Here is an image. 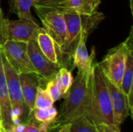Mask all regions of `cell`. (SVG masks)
Wrapping results in <instances>:
<instances>
[{
  "label": "cell",
  "mask_w": 133,
  "mask_h": 132,
  "mask_svg": "<svg viewBox=\"0 0 133 132\" xmlns=\"http://www.w3.org/2000/svg\"><path fill=\"white\" fill-rule=\"evenodd\" d=\"M93 70V68H92ZM91 71H78L76 77L65 95L55 120L48 125V132L55 131L85 114L91 78Z\"/></svg>",
  "instance_id": "cell-1"
},
{
  "label": "cell",
  "mask_w": 133,
  "mask_h": 132,
  "mask_svg": "<svg viewBox=\"0 0 133 132\" xmlns=\"http://www.w3.org/2000/svg\"><path fill=\"white\" fill-rule=\"evenodd\" d=\"M85 114L97 124H115L110 96L97 62L93 65Z\"/></svg>",
  "instance_id": "cell-2"
},
{
  "label": "cell",
  "mask_w": 133,
  "mask_h": 132,
  "mask_svg": "<svg viewBox=\"0 0 133 132\" xmlns=\"http://www.w3.org/2000/svg\"><path fill=\"white\" fill-rule=\"evenodd\" d=\"M66 23V37L61 47L64 65L67 67L72 61L74 51L81 40H87L88 36L104 19L103 12H97L91 16L63 13Z\"/></svg>",
  "instance_id": "cell-3"
},
{
  "label": "cell",
  "mask_w": 133,
  "mask_h": 132,
  "mask_svg": "<svg viewBox=\"0 0 133 132\" xmlns=\"http://www.w3.org/2000/svg\"><path fill=\"white\" fill-rule=\"evenodd\" d=\"M0 53L12 107V125L14 126L19 123H26L29 120V114L23 100L19 73L10 65L1 51Z\"/></svg>",
  "instance_id": "cell-4"
},
{
  "label": "cell",
  "mask_w": 133,
  "mask_h": 132,
  "mask_svg": "<svg viewBox=\"0 0 133 132\" xmlns=\"http://www.w3.org/2000/svg\"><path fill=\"white\" fill-rule=\"evenodd\" d=\"M126 51L127 41L125 40L118 46L110 49L104 59L101 62H97L104 76L118 88H121L125 70Z\"/></svg>",
  "instance_id": "cell-5"
},
{
  "label": "cell",
  "mask_w": 133,
  "mask_h": 132,
  "mask_svg": "<svg viewBox=\"0 0 133 132\" xmlns=\"http://www.w3.org/2000/svg\"><path fill=\"white\" fill-rule=\"evenodd\" d=\"M0 51L19 74L37 75L27 53V43L6 40L0 46Z\"/></svg>",
  "instance_id": "cell-6"
},
{
  "label": "cell",
  "mask_w": 133,
  "mask_h": 132,
  "mask_svg": "<svg viewBox=\"0 0 133 132\" xmlns=\"http://www.w3.org/2000/svg\"><path fill=\"white\" fill-rule=\"evenodd\" d=\"M35 9L41 20L44 30L62 47L66 37V23L64 14L55 9Z\"/></svg>",
  "instance_id": "cell-7"
},
{
  "label": "cell",
  "mask_w": 133,
  "mask_h": 132,
  "mask_svg": "<svg viewBox=\"0 0 133 132\" xmlns=\"http://www.w3.org/2000/svg\"><path fill=\"white\" fill-rule=\"evenodd\" d=\"M41 27L34 20L19 19L17 20L6 19L5 33L7 40L26 42L36 40Z\"/></svg>",
  "instance_id": "cell-8"
},
{
  "label": "cell",
  "mask_w": 133,
  "mask_h": 132,
  "mask_svg": "<svg viewBox=\"0 0 133 132\" xmlns=\"http://www.w3.org/2000/svg\"><path fill=\"white\" fill-rule=\"evenodd\" d=\"M27 53L37 75L46 82L55 77L61 68L60 65L53 63L42 53L36 40L27 43Z\"/></svg>",
  "instance_id": "cell-9"
},
{
  "label": "cell",
  "mask_w": 133,
  "mask_h": 132,
  "mask_svg": "<svg viewBox=\"0 0 133 132\" xmlns=\"http://www.w3.org/2000/svg\"><path fill=\"white\" fill-rule=\"evenodd\" d=\"M103 77L110 96L115 122L116 124L120 125L127 119L129 116L132 115L129 108L128 98L122 93L120 88L111 82L106 77L104 76V75Z\"/></svg>",
  "instance_id": "cell-10"
},
{
  "label": "cell",
  "mask_w": 133,
  "mask_h": 132,
  "mask_svg": "<svg viewBox=\"0 0 133 132\" xmlns=\"http://www.w3.org/2000/svg\"><path fill=\"white\" fill-rule=\"evenodd\" d=\"M101 0H65L50 8H34L55 9L62 13L91 16L97 12Z\"/></svg>",
  "instance_id": "cell-11"
},
{
  "label": "cell",
  "mask_w": 133,
  "mask_h": 132,
  "mask_svg": "<svg viewBox=\"0 0 133 132\" xmlns=\"http://www.w3.org/2000/svg\"><path fill=\"white\" fill-rule=\"evenodd\" d=\"M132 29L126 39L127 41V51L125 66L122 76L121 90L127 96L130 110L132 114L133 109V44H132Z\"/></svg>",
  "instance_id": "cell-12"
},
{
  "label": "cell",
  "mask_w": 133,
  "mask_h": 132,
  "mask_svg": "<svg viewBox=\"0 0 133 132\" xmlns=\"http://www.w3.org/2000/svg\"><path fill=\"white\" fill-rule=\"evenodd\" d=\"M22 93L26 107L29 114V119L33 117L34 101L37 88L40 85L41 77L37 74L20 73L19 74Z\"/></svg>",
  "instance_id": "cell-13"
},
{
  "label": "cell",
  "mask_w": 133,
  "mask_h": 132,
  "mask_svg": "<svg viewBox=\"0 0 133 132\" xmlns=\"http://www.w3.org/2000/svg\"><path fill=\"white\" fill-rule=\"evenodd\" d=\"M36 42L42 53L53 63L60 65H64V58L61 47L50 37L43 27L40 30Z\"/></svg>",
  "instance_id": "cell-14"
},
{
  "label": "cell",
  "mask_w": 133,
  "mask_h": 132,
  "mask_svg": "<svg viewBox=\"0 0 133 132\" xmlns=\"http://www.w3.org/2000/svg\"><path fill=\"white\" fill-rule=\"evenodd\" d=\"M0 118L5 131L10 132L13 125L12 122V107L9 97L6 79L0 53Z\"/></svg>",
  "instance_id": "cell-15"
},
{
  "label": "cell",
  "mask_w": 133,
  "mask_h": 132,
  "mask_svg": "<svg viewBox=\"0 0 133 132\" xmlns=\"http://www.w3.org/2000/svg\"><path fill=\"white\" fill-rule=\"evenodd\" d=\"M87 40H81L72 54V70L77 68L78 71H91L94 65V60L95 58V51L93 50L91 54H89L87 47Z\"/></svg>",
  "instance_id": "cell-16"
},
{
  "label": "cell",
  "mask_w": 133,
  "mask_h": 132,
  "mask_svg": "<svg viewBox=\"0 0 133 132\" xmlns=\"http://www.w3.org/2000/svg\"><path fill=\"white\" fill-rule=\"evenodd\" d=\"M71 132H101L96 122H94L87 114H83L70 124Z\"/></svg>",
  "instance_id": "cell-17"
},
{
  "label": "cell",
  "mask_w": 133,
  "mask_h": 132,
  "mask_svg": "<svg viewBox=\"0 0 133 132\" xmlns=\"http://www.w3.org/2000/svg\"><path fill=\"white\" fill-rule=\"evenodd\" d=\"M10 11L15 13L19 19H26L34 20L31 14V7L33 6L32 0H9Z\"/></svg>",
  "instance_id": "cell-18"
},
{
  "label": "cell",
  "mask_w": 133,
  "mask_h": 132,
  "mask_svg": "<svg viewBox=\"0 0 133 132\" xmlns=\"http://www.w3.org/2000/svg\"><path fill=\"white\" fill-rule=\"evenodd\" d=\"M55 79L57 84L61 90L62 96L64 98L67 94L68 91L69 90L72 82H73V77L72 75V72L67 68V67H61L55 75Z\"/></svg>",
  "instance_id": "cell-19"
},
{
  "label": "cell",
  "mask_w": 133,
  "mask_h": 132,
  "mask_svg": "<svg viewBox=\"0 0 133 132\" xmlns=\"http://www.w3.org/2000/svg\"><path fill=\"white\" fill-rule=\"evenodd\" d=\"M58 114V112L54 106L45 109L34 108L33 110V117L36 121L48 125H50L55 120Z\"/></svg>",
  "instance_id": "cell-20"
},
{
  "label": "cell",
  "mask_w": 133,
  "mask_h": 132,
  "mask_svg": "<svg viewBox=\"0 0 133 132\" xmlns=\"http://www.w3.org/2000/svg\"><path fill=\"white\" fill-rule=\"evenodd\" d=\"M54 101L45 89L42 88L41 86H38L35 101H34V108L36 109H45L49 108L54 105Z\"/></svg>",
  "instance_id": "cell-21"
},
{
  "label": "cell",
  "mask_w": 133,
  "mask_h": 132,
  "mask_svg": "<svg viewBox=\"0 0 133 132\" xmlns=\"http://www.w3.org/2000/svg\"><path fill=\"white\" fill-rule=\"evenodd\" d=\"M45 89L48 92V93L50 95V96L51 97V99L53 100L54 102H56V101L59 100L61 98H62L61 90H60V89L57 84V82H56L55 76L53 77L52 79H51L50 80L47 81Z\"/></svg>",
  "instance_id": "cell-22"
},
{
  "label": "cell",
  "mask_w": 133,
  "mask_h": 132,
  "mask_svg": "<svg viewBox=\"0 0 133 132\" xmlns=\"http://www.w3.org/2000/svg\"><path fill=\"white\" fill-rule=\"evenodd\" d=\"M65 0H37L33 4L34 8H50Z\"/></svg>",
  "instance_id": "cell-23"
},
{
  "label": "cell",
  "mask_w": 133,
  "mask_h": 132,
  "mask_svg": "<svg viewBox=\"0 0 133 132\" xmlns=\"http://www.w3.org/2000/svg\"><path fill=\"white\" fill-rule=\"evenodd\" d=\"M5 21L6 19L4 17L0 5V46H2L4 44V42L7 40L6 33H5Z\"/></svg>",
  "instance_id": "cell-24"
},
{
  "label": "cell",
  "mask_w": 133,
  "mask_h": 132,
  "mask_svg": "<svg viewBox=\"0 0 133 132\" xmlns=\"http://www.w3.org/2000/svg\"><path fill=\"white\" fill-rule=\"evenodd\" d=\"M23 132H39V124L34 117H30L26 123V127Z\"/></svg>",
  "instance_id": "cell-25"
},
{
  "label": "cell",
  "mask_w": 133,
  "mask_h": 132,
  "mask_svg": "<svg viewBox=\"0 0 133 132\" xmlns=\"http://www.w3.org/2000/svg\"><path fill=\"white\" fill-rule=\"evenodd\" d=\"M99 127L101 132H121L119 125L116 124H101Z\"/></svg>",
  "instance_id": "cell-26"
},
{
  "label": "cell",
  "mask_w": 133,
  "mask_h": 132,
  "mask_svg": "<svg viewBox=\"0 0 133 132\" xmlns=\"http://www.w3.org/2000/svg\"><path fill=\"white\" fill-rule=\"evenodd\" d=\"M58 132H71L70 131V124H67L61 127L58 130Z\"/></svg>",
  "instance_id": "cell-27"
},
{
  "label": "cell",
  "mask_w": 133,
  "mask_h": 132,
  "mask_svg": "<svg viewBox=\"0 0 133 132\" xmlns=\"http://www.w3.org/2000/svg\"><path fill=\"white\" fill-rule=\"evenodd\" d=\"M0 128H4L3 125H2V121H1V118H0Z\"/></svg>",
  "instance_id": "cell-28"
},
{
  "label": "cell",
  "mask_w": 133,
  "mask_h": 132,
  "mask_svg": "<svg viewBox=\"0 0 133 132\" xmlns=\"http://www.w3.org/2000/svg\"><path fill=\"white\" fill-rule=\"evenodd\" d=\"M0 132H5L4 128H0Z\"/></svg>",
  "instance_id": "cell-29"
},
{
  "label": "cell",
  "mask_w": 133,
  "mask_h": 132,
  "mask_svg": "<svg viewBox=\"0 0 133 132\" xmlns=\"http://www.w3.org/2000/svg\"><path fill=\"white\" fill-rule=\"evenodd\" d=\"M32 1H33V2L34 3V2H37V0H32ZM34 3H33V4H34Z\"/></svg>",
  "instance_id": "cell-30"
},
{
  "label": "cell",
  "mask_w": 133,
  "mask_h": 132,
  "mask_svg": "<svg viewBox=\"0 0 133 132\" xmlns=\"http://www.w3.org/2000/svg\"><path fill=\"white\" fill-rule=\"evenodd\" d=\"M5 132H8V131H5Z\"/></svg>",
  "instance_id": "cell-31"
}]
</instances>
